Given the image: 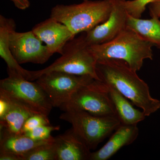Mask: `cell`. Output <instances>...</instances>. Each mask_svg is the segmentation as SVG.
Instances as JSON below:
<instances>
[{"label":"cell","instance_id":"cell-1","mask_svg":"<svg viewBox=\"0 0 160 160\" xmlns=\"http://www.w3.org/2000/svg\"><path fill=\"white\" fill-rule=\"evenodd\" d=\"M96 71L100 81L117 89L142 109L146 117L160 109V101L151 96L148 84L125 61L115 59L98 61Z\"/></svg>","mask_w":160,"mask_h":160},{"label":"cell","instance_id":"cell-2","mask_svg":"<svg viewBox=\"0 0 160 160\" xmlns=\"http://www.w3.org/2000/svg\"><path fill=\"white\" fill-rule=\"evenodd\" d=\"M153 46L127 26L111 41L89 46V49L97 61L106 59L122 60L137 72L142 67L144 60L153 59Z\"/></svg>","mask_w":160,"mask_h":160},{"label":"cell","instance_id":"cell-3","mask_svg":"<svg viewBox=\"0 0 160 160\" xmlns=\"http://www.w3.org/2000/svg\"><path fill=\"white\" fill-rule=\"evenodd\" d=\"M111 9V0H89L80 4L57 5L52 9L50 17L66 25L76 36L105 22Z\"/></svg>","mask_w":160,"mask_h":160},{"label":"cell","instance_id":"cell-4","mask_svg":"<svg viewBox=\"0 0 160 160\" xmlns=\"http://www.w3.org/2000/svg\"><path fill=\"white\" fill-rule=\"evenodd\" d=\"M96 59L85 39V33L67 42L59 58L50 66L37 71H30L29 81L36 80L45 73L57 71L89 76L100 81L96 71Z\"/></svg>","mask_w":160,"mask_h":160},{"label":"cell","instance_id":"cell-5","mask_svg":"<svg viewBox=\"0 0 160 160\" xmlns=\"http://www.w3.org/2000/svg\"><path fill=\"white\" fill-rule=\"evenodd\" d=\"M0 81V92L32 114L49 116L53 108L46 92L36 82H32L14 71Z\"/></svg>","mask_w":160,"mask_h":160},{"label":"cell","instance_id":"cell-6","mask_svg":"<svg viewBox=\"0 0 160 160\" xmlns=\"http://www.w3.org/2000/svg\"><path fill=\"white\" fill-rule=\"evenodd\" d=\"M60 119L68 122L90 149H94L121 125L117 116H97L83 110L68 109Z\"/></svg>","mask_w":160,"mask_h":160},{"label":"cell","instance_id":"cell-7","mask_svg":"<svg viewBox=\"0 0 160 160\" xmlns=\"http://www.w3.org/2000/svg\"><path fill=\"white\" fill-rule=\"evenodd\" d=\"M60 109H79L97 116H116L108 85L97 80L78 89Z\"/></svg>","mask_w":160,"mask_h":160},{"label":"cell","instance_id":"cell-8","mask_svg":"<svg viewBox=\"0 0 160 160\" xmlns=\"http://www.w3.org/2000/svg\"><path fill=\"white\" fill-rule=\"evenodd\" d=\"M93 80L89 76L53 71L43 74L36 82L46 92L53 107L60 108L78 89Z\"/></svg>","mask_w":160,"mask_h":160},{"label":"cell","instance_id":"cell-9","mask_svg":"<svg viewBox=\"0 0 160 160\" xmlns=\"http://www.w3.org/2000/svg\"><path fill=\"white\" fill-rule=\"evenodd\" d=\"M31 31L10 32L9 48L12 55L19 64L27 63L42 64L52 56L46 45Z\"/></svg>","mask_w":160,"mask_h":160},{"label":"cell","instance_id":"cell-10","mask_svg":"<svg viewBox=\"0 0 160 160\" xmlns=\"http://www.w3.org/2000/svg\"><path fill=\"white\" fill-rule=\"evenodd\" d=\"M125 0H111L112 9L109 18L104 22L85 32L89 45H99L111 41L127 27L128 13Z\"/></svg>","mask_w":160,"mask_h":160},{"label":"cell","instance_id":"cell-11","mask_svg":"<svg viewBox=\"0 0 160 160\" xmlns=\"http://www.w3.org/2000/svg\"><path fill=\"white\" fill-rule=\"evenodd\" d=\"M32 30L53 54H62L66 44L75 37L66 25L51 17L37 24Z\"/></svg>","mask_w":160,"mask_h":160},{"label":"cell","instance_id":"cell-12","mask_svg":"<svg viewBox=\"0 0 160 160\" xmlns=\"http://www.w3.org/2000/svg\"><path fill=\"white\" fill-rule=\"evenodd\" d=\"M56 160H89L91 149L72 128L54 137Z\"/></svg>","mask_w":160,"mask_h":160},{"label":"cell","instance_id":"cell-13","mask_svg":"<svg viewBox=\"0 0 160 160\" xmlns=\"http://www.w3.org/2000/svg\"><path fill=\"white\" fill-rule=\"evenodd\" d=\"M139 132L137 125L121 124L105 145L98 151L91 152L89 160L109 159L121 148L132 144L138 136Z\"/></svg>","mask_w":160,"mask_h":160},{"label":"cell","instance_id":"cell-14","mask_svg":"<svg viewBox=\"0 0 160 160\" xmlns=\"http://www.w3.org/2000/svg\"><path fill=\"white\" fill-rule=\"evenodd\" d=\"M54 137L47 140L36 141L24 133H13L0 129V152H11L22 155L37 146L51 142Z\"/></svg>","mask_w":160,"mask_h":160},{"label":"cell","instance_id":"cell-15","mask_svg":"<svg viewBox=\"0 0 160 160\" xmlns=\"http://www.w3.org/2000/svg\"><path fill=\"white\" fill-rule=\"evenodd\" d=\"M14 20L0 16V56L8 66L7 70L14 71L29 80L30 71L24 69L14 58L9 48L10 32L15 30Z\"/></svg>","mask_w":160,"mask_h":160},{"label":"cell","instance_id":"cell-16","mask_svg":"<svg viewBox=\"0 0 160 160\" xmlns=\"http://www.w3.org/2000/svg\"><path fill=\"white\" fill-rule=\"evenodd\" d=\"M107 85L116 114L122 125H137L145 120L146 116L142 110L141 111L135 108L128 99L112 86Z\"/></svg>","mask_w":160,"mask_h":160},{"label":"cell","instance_id":"cell-17","mask_svg":"<svg viewBox=\"0 0 160 160\" xmlns=\"http://www.w3.org/2000/svg\"><path fill=\"white\" fill-rule=\"evenodd\" d=\"M0 95L8 100L9 106L5 114L0 118V129H6L11 133H21L26 120L32 115L28 110L20 106L6 95L0 92Z\"/></svg>","mask_w":160,"mask_h":160},{"label":"cell","instance_id":"cell-18","mask_svg":"<svg viewBox=\"0 0 160 160\" xmlns=\"http://www.w3.org/2000/svg\"><path fill=\"white\" fill-rule=\"evenodd\" d=\"M159 19L153 17L149 19H142L128 14L127 26L153 46L160 49Z\"/></svg>","mask_w":160,"mask_h":160},{"label":"cell","instance_id":"cell-19","mask_svg":"<svg viewBox=\"0 0 160 160\" xmlns=\"http://www.w3.org/2000/svg\"><path fill=\"white\" fill-rule=\"evenodd\" d=\"M54 141L37 146L23 154V160H56Z\"/></svg>","mask_w":160,"mask_h":160},{"label":"cell","instance_id":"cell-20","mask_svg":"<svg viewBox=\"0 0 160 160\" xmlns=\"http://www.w3.org/2000/svg\"><path fill=\"white\" fill-rule=\"evenodd\" d=\"M156 0H132L125 1V6L128 14L137 18H140L147 6Z\"/></svg>","mask_w":160,"mask_h":160},{"label":"cell","instance_id":"cell-21","mask_svg":"<svg viewBox=\"0 0 160 160\" xmlns=\"http://www.w3.org/2000/svg\"><path fill=\"white\" fill-rule=\"evenodd\" d=\"M60 126H52L50 125H43L37 127L31 131L24 133L32 139L42 141L49 138L52 131L59 130Z\"/></svg>","mask_w":160,"mask_h":160},{"label":"cell","instance_id":"cell-22","mask_svg":"<svg viewBox=\"0 0 160 160\" xmlns=\"http://www.w3.org/2000/svg\"><path fill=\"white\" fill-rule=\"evenodd\" d=\"M48 125H50L48 117L40 114L32 115L24 123L21 133H26L40 126Z\"/></svg>","mask_w":160,"mask_h":160},{"label":"cell","instance_id":"cell-23","mask_svg":"<svg viewBox=\"0 0 160 160\" xmlns=\"http://www.w3.org/2000/svg\"><path fill=\"white\" fill-rule=\"evenodd\" d=\"M149 13L151 17L160 16V0H156L149 5Z\"/></svg>","mask_w":160,"mask_h":160},{"label":"cell","instance_id":"cell-24","mask_svg":"<svg viewBox=\"0 0 160 160\" xmlns=\"http://www.w3.org/2000/svg\"><path fill=\"white\" fill-rule=\"evenodd\" d=\"M0 160H23L20 155L11 152H0Z\"/></svg>","mask_w":160,"mask_h":160},{"label":"cell","instance_id":"cell-25","mask_svg":"<svg viewBox=\"0 0 160 160\" xmlns=\"http://www.w3.org/2000/svg\"><path fill=\"white\" fill-rule=\"evenodd\" d=\"M18 9L25 10L29 8L30 2L29 0H11Z\"/></svg>","mask_w":160,"mask_h":160},{"label":"cell","instance_id":"cell-26","mask_svg":"<svg viewBox=\"0 0 160 160\" xmlns=\"http://www.w3.org/2000/svg\"><path fill=\"white\" fill-rule=\"evenodd\" d=\"M84 1H89V0H83Z\"/></svg>","mask_w":160,"mask_h":160},{"label":"cell","instance_id":"cell-27","mask_svg":"<svg viewBox=\"0 0 160 160\" xmlns=\"http://www.w3.org/2000/svg\"></svg>","mask_w":160,"mask_h":160}]
</instances>
